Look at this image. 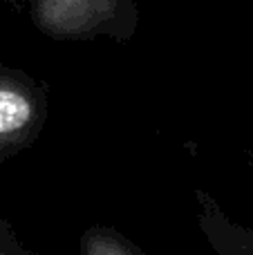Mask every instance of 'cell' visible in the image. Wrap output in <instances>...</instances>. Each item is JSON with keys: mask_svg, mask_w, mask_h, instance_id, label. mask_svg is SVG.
I'll return each mask as SVG.
<instances>
[{"mask_svg": "<svg viewBox=\"0 0 253 255\" xmlns=\"http://www.w3.org/2000/svg\"><path fill=\"white\" fill-rule=\"evenodd\" d=\"M4 2L13 4V7H20V4H22V2H27V0H4Z\"/></svg>", "mask_w": 253, "mask_h": 255, "instance_id": "obj_6", "label": "cell"}, {"mask_svg": "<svg viewBox=\"0 0 253 255\" xmlns=\"http://www.w3.org/2000/svg\"><path fill=\"white\" fill-rule=\"evenodd\" d=\"M197 226L215 255H253V229H245L222 211L206 190L195 188Z\"/></svg>", "mask_w": 253, "mask_h": 255, "instance_id": "obj_3", "label": "cell"}, {"mask_svg": "<svg viewBox=\"0 0 253 255\" xmlns=\"http://www.w3.org/2000/svg\"><path fill=\"white\" fill-rule=\"evenodd\" d=\"M0 255H38L31 251L7 220H0Z\"/></svg>", "mask_w": 253, "mask_h": 255, "instance_id": "obj_5", "label": "cell"}, {"mask_svg": "<svg viewBox=\"0 0 253 255\" xmlns=\"http://www.w3.org/2000/svg\"><path fill=\"white\" fill-rule=\"evenodd\" d=\"M79 255H146L130 238L108 224H92L81 233Z\"/></svg>", "mask_w": 253, "mask_h": 255, "instance_id": "obj_4", "label": "cell"}, {"mask_svg": "<svg viewBox=\"0 0 253 255\" xmlns=\"http://www.w3.org/2000/svg\"><path fill=\"white\" fill-rule=\"evenodd\" d=\"M38 31L54 40L128 43L139 25L134 0H27Z\"/></svg>", "mask_w": 253, "mask_h": 255, "instance_id": "obj_1", "label": "cell"}, {"mask_svg": "<svg viewBox=\"0 0 253 255\" xmlns=\"http://www.w3.org/2000/svg\"><path fill=\"white\" fill-rule=\"evenodd\" d=\"M49 115L45 83L27 72L0 70V163L27 150L40 136Z\"/></svg>", "mask_w": 253, "mask_h": 255, "instance_id": "obj_2", "label": "cell"}]
</instances>
